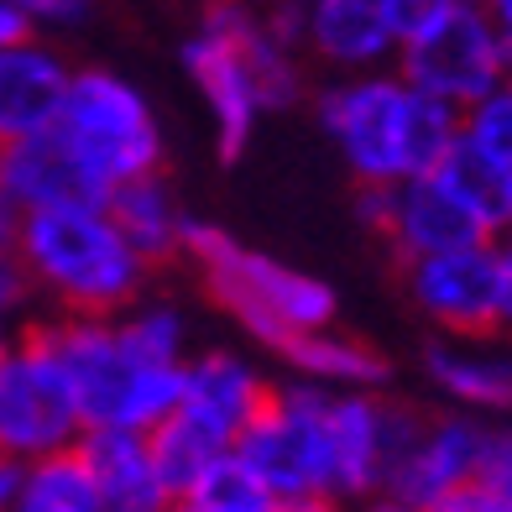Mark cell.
I'll return each instance as SVG.
<instances>
[{
  "mask_svg": "<svg viewBox=\"0 0 512 512\" xmlns=\"http://www.w3.org/2000/svg\"><path fill=\"white\" fill-rule=\"evenodd\" d=\"M115 330L126 335L131 351H142L152 361H183V314L168 304H142L136 314L115 319Z\"/></svg>",
  "mask_w": 512,
  "mask_h": 512,
  "instance_id": "obj_27",
  "label": "cell"
},
{
  "mask_svg": "<svg viewBox=\"0 0 512 512\" xmlns=\"http://www.w3.org/2000/svg\"><path fill=\"white\" fill-rule=\"evenodd\" d=\"M267 512H340L335 497H324V492H298V497H272Z\"/></svg>",
  "mask_w": 512,
  "mask_h": 512,
  "instance_id": "obj_33",
  "label": "cell"
},
{
  "mask_svg": "<svg viewBox=\"0 0 512 512\" xmlns=\"http://www.w3.org/2000/svg\"><path fill=\"white\" fill-rule=\"evenodd\" d=\"M21 37H32V21L21 16L11 0H0V48H11V42H21Z\"/></svg>",
  "mask_w": 512,
  "mask_h": 512,
  "instance_id": "obj_34",
  "label": "cell"
},
{
  "mask_svg": "<svg viewBox=\"0 0 512 512\" xmlns=\"http://www.w3.org/2000/svg\"><path fill=\"white\" fill-rule=\"evenodd\" d=\"M330 387L298 382L272 392L267 408L236 434V450L256 481L272 497H298V492H324L330 497Z\"/></svg>",
  "mask_w": 512,
  "mask_h": 512,
  "instance_id": "obj_6",
  "label": "cell"
},
{
  "mask_svg": "<svg viewBox=\"0 0 512 512\" xmlns=\"http://www.w3.org/2000/svg\"><path fill=\"white\" fill-rule=\"evenodd\" d=\"M21 298H27V267L11 246H0V324L21 309Z\"/></svg>",
  "mask_w": 512,
  "mask_h": 512,
  "instance_id": "obj_30",
  "label": "cell"
},
{
  "mask_svg": "<svg viewBox=\"0 0 512 512\" xmlns=\"http://www.w3.org/2000/svg\"><path fill=\"white\" fill-rule=\"evenodd\" d=\"M408 288H413V304L434 324H445L450 335H486L497 330V314H502V246H492V236H486V241L413 256Z\"/></svg>",
  "mask_w": 512,
  "mask_h": 512,
  "instance_id": "obj_9",
  "label": "cell"
},
{
  "mask_svg": "<svg viewBox=\"0 0 512 512\" xmlns=\"http://www.w3.org/2000/svg\"><path fill=\"white\" fill-rule=\"evenodd\" d=\"M21 465H27V460H11V455H0V512H11V502H16Z\"/></svg>",
  "mask_w": 512,
  "mask_h": 512,
  "instance_id": "obj_35",
  "label": "cell"
},
{
  "mask_svg": "<svg viewBox=\"0 0 512 512\" xmlns=\"http://www.w3.org/2000/svg\"><path fill=\"white\" fill-rule=\"evenodd\" d=\"M183 68H189V79L199 84L209 115H215L220 157L225 162L241 157L256 131V115H262V95H256V79L246 68V53L236 48V37L204 16V27L183 42Z\"/></svg>",
  "mask_w": 512,
  "mask_h": 512,
  "instance_id": "obj_10",
  "label": "cell"
},
{
  "mask_svg": "<svg viewBox=\"0 0 512 512\" xmlns=\"http://www.w3.org/2000/svg\"><path fill=\"white\" fill-rule=\"evenodd\" d=\"M11 251L68 314H121L147 283V256H136L100 199L21 209Z\"/></svg>",
  "mask_w": 512,
  "mask_h": 512,
  "instance_id": "obj_2",
  "label": "cell"
},
{
  "mask_svg": "<svg viewBox=\"0 0 512 512\" xmlns=\"http://www.w3.org/2000/svg\"><path fill=\"white\" fill-rule=\"evenodd\" d=\"M460 136H465L476 152L492 157L497 168L512 173V84H507V79L460 110Z\"/></svg>",
  "mask_w": 512,
  "mask_h": 512,
  "instance_id": "obj_26",
  "label": "cell"
},
{
  "mask_svg": "<svg viewBox=\"0 0 512 512\" xmlns=\"http://www.w3.org/2000/svg\"><path fill=\"white\" fill-rule=\"evenodd\" d=\"M11 512H105L100 486L89 476V465L79 460V450H53L21 465V486Z\"/></svg>",
  "mask_w": 512,
  "mask_h": 512,
  "instance_id": "obj_23",
  "label": "cell"
},
{
  "mask_svg": "<svg viewBox=\"0 0 512 512\" xmlns=\"http://www.w3.org/2000/svg\"><path fill=\"white\" fill-rule=\"evenodd\" d=\"M267 398H272V387L262 382V371L230 351H209L199 361H183L178 413H189L220 445H236V434L267 408Z\"/></svg>",
  "mask_w": 512,
  "mask_h": 512,
  "instance_id": "obj_11",
  "label": "cell"
},
{
  "mask_svg": "<svg viewBox=\"0 0 512 512\" xmlns=\"http://www.w3.org/2000/svg\"><path fill=\"white\" fill-rule=\"evenodd\" d=\"M481 439L486 429H476L471 418H445V424H424V434L403 450V460L387 471L382 492L403 497L413 507L434 502L439 492L471 481L476 476V460H481Z\"/></svg>",
  "mask_w": 512,
  "mask_h": 512,
  "instance_id": "obj_15",
  "label": "cell"
},
{
  "mask_svg": "<svg viewBox=\"0 0 512 512\" xmlns=\"http://www.w3.org/2000/svg\"><path fill=\"white\" fill-rule=\"evenodd\" d=\"M68 89V63L53 48H37L32 37L0 48V142L48 131L58 121Z\"/></svg>",
  "mask_w": 512,
  "mask_h": 512,
  "instance_id": "obj_16",
  "label": "cell"
},
{
  "mask_svg": "<svg viewBox=\"0 0 512 512\" xmlns=\"http://www.w3.org/2000/svg\"><path fill=\"white\" fill-rule=\"evenodd\" d=\"M277 351L288 356V366L298 371V377H309L319 387H335V392L340 387H377V382H387L382 351H371V345L356 340V335H335L330 324L288 335Z\"/></svg>",
  "mask_w": 512,
  "mask_h": 512,
  "instance_id": "obj_20",
  "label": "cell"
},
{
  "mask_svg": "<svg viewBox=\"0 0 512 512\" xmlns=\"http://www.w3.org/2000/svg\"><path fill=\"white\" fill-rule=\"evenodd\" d=\"M147 450H152V465H157V481H162V492H168V502H183L225 445L209 429H199L189 413L173 408L168 418H157L147 429Z\"/></svg>",
  "mask_w": 512,
  "mask_h": 512,
  "instance_id": "obj_24",
  "label": "cell"
},
{
  "mask_svg": "<svg viewBox=\"0 0 512 512\" xmlns=\"http://www.w3.org/2000/svg\"><path fill=\"white\" fill-rule=\"evenodd\" d=\"M6 351H11V340H6V330H0V361H6Z\"/></svg>",
  "mask_w": 512,
  "mask_h": 512,
  "instance_id": "obj_41",
  "label": "cell"
},
{
  "mask_svg": "<svg viewBox=\"0 0 512 512\" xmlns=\"http://www.w3.org/2000/svg\"><path fill=\"white\" fill-rule=\"evenodd\" d=\"M32 27H79L95 16V0H11Z\"/></svg>",
  "mask_w": 512,
  "mask_h": 512,
  "instance_id": "obj_28",
  "label": "cell"
},
{
  "mask_svg": "<svg viewBox=\"0 0 512 512\" xmlns=\"http://www.w3.org/2000/svg\"><path fill=\"white\" fill-rule=\"evenodd\" d=\"M0 183L16 199V209H42V204H79V199H100V189L84 178V168L74 162L58 142V131H32L16 142H0Z\"/></svg>",
  "mask_w": 512,
  "mask_h": 512,
  "instance_id": "obj_17",
  "label": "cell"
},
{
  "mask_svg": "<svg viewBox=\"0 0 512 512\" xmlns=\"http://www.w3.org/2000/svg\"><path fill=\"white\" fill-rule=\"evenodd\" d=\"M445 6V0H382V11H387V21H392V37H408L413 27H424V21Z\"/></svg>",
  "mask_w": 512,
  "mask_h": 512,
  "instance_id": "obj_31",
  "label": "cell"
},
{
  "mask_svg": "<svg viewBox=\"0 0 512 512\" xmlns=\"http://www.w3.org/2000/svg\"><path fill=\"white\" fill-rule=\"evenodd\" d=\"M319 126L330 131L345 168L361 183H403L445 157L460 136V110L424 95L403 74L361 68L356 79L324 89Z\"/></svg>",
  "mask_w": 512,
  "mask_h": 512,
  "instance_id": "obj_1",
  "label": "cell"
},
{
  "mask_svg": "<svg viewBox=\"0 0 512 512\" xmlns=\"http://www.w3.org/2000/svg\"><path fill=\"white\" fill-rule=\"evenodd\" d=\"M304 37L324 63L340 68H377L398 53L382 0H304Z\"/></svg>",
  "mask_w": 512,
  "mask_h": 512,
  "instance_id": "obj_18",
  "label": "cell"
},
{
  "mask_svg": "<svg viewBox=\"0 0 512 512\" xmlns=\"http://www.w3.org/2000/svg\"><path fill=\"white\" fill-rule=\"evenodd\" d=\"M497 330H512V246H502V314Z\"/></svg>",
  "mask_w": 512,
  "mask_h": 512,
  "instance_id": "obj_37",
  "label": "cell"
},
{
  "mask_svg": "<svg viewBox=\"0 0 512 512\" xmlns=\"http://www.w3.org/2000/svg\"><path fill=\"white\" fill-rule=\"evenodd\" d=\"M74 450L89 465V476H95L105 512H162L168 507V492H162L152 450H147V429L95 424V429H79Z\"/></svg>",
  "mask_w": 512,
  "mask_h": 512,
  "instance_id": "obj_12",
  "label": "cell"
},
{
  "mask_svg": "<svg viewBox=\"0 0 512 512\" xmlns=\"http://www.w3.org/2000/svg\"><path fill=\"white\" fill-rule=\"evenodd\" d=\"M418 512H507V507H502V497L492 492V486H481V481L471 476V481L450 486V492H439L434 502H424Z\"/></svg>",
  "mask_w": 512,
  "mask_h": 512,
  "instance_id": "obj_29",
  "label": "cell"
},
{
  "mask_svg": "<svg viewBox=\"0 0 512 512\" xmlns=\"http://www.w3.org/2000/svg\"><path fill=\"white\" fill-rule=\"evenodd\" d=\"M460 6H481V0H460Z\"/></svg>",
  "mask_w": 512,
  "mask_h": 512,
  "instance_id": "obj_43",
  "label": "cell"
},
{
  "mask_svg": "<svg viewBox=\"0 0 512 512\" xmlns=\"http://www.w3.org/2000/svg\"><path fill=\"white\" fill-rule=\"evenodd\" d=\"M398 58H403L408 84H418L424 95L445 100L455 110H465L507 79L497 21L486 16V6H460V0H445L424 27H413L398 42Z\"/></svg>",
  "mask_w": 512,
  "mask_h": 512,
  "instance_id": "obj_7",
  "label": "cell"
},
{
  "mask_svg": "<svg viewBox=\"0 0 512 512\" xmlns=\"http://www.w3.org/2000/svg\"><path fill=\"white\" fill-rule=\"evenodd\" d=\"M507 236H512V209H507Z\"/></svg>",
  "mask_w": 512,
  "mask_h": 512,
  "instance_id": "obj_42",
  "label": "cell"
},
{
  "mask_svg": "<svg viewBox=\"0 0 512 512\" xmlns=\"http://www.w3.org/2000/svg\"><path fill=\"white\" fill-rule=\"evenodd\" d=\"M445 189L471 209V215L486 225V236H497V230H507V209H512V173L497 168L486 152H476L465 136H455V142L445 147V157L429 168Z\"/></svg>",
  "mask_w": 512,
  "mask_h": 512,
  "instance_id": "obj_22",
  "label": "cell"
},
{
  "mask_svg": "<svg viewBox=\"0 0 512 512\" xmlns=\"http://www.w3.org/2000/svg\"><path fill=\"white\" fill-rule=\"evenodd\" d=\"M162 512H209V507H199V502H189V497H183V502H168Z\"/></svg>",
  "mask_w": 512,
  "mask_h": 512,
  "instance_id": "obj_40",
  "label": "cell"
},
{
  "mask_svg": "<svg viewBox=\"0 0 512 512\" xmlns=\"http://www.w3.org/2000/svg\"><path fill=\"white\" fill-rule=\"evenodd\" d=\"M53 131L74 152L84 178L100 189V199L115 183L162 168V131H157V115H152L147 95L131 79L110 74V68L68 74Z\"/></svg>",
  "mask_w": 512,
  "mask_h": 512,
  "instance_id": "obj_5",
  "label": "cell"
},
{
  "mask_svg": "<svg viewBox=\"0 0 512 512\" xmlns=\"http://www.w3.org/2000/svg\"><path fill=\"white\" fill-rule=\"evenodd\" d=\"M16 220H21V209H16V199L6 194V183H0V246L16 241Z\"/></svg>",
  "mask_w": 512,
  "mask_h": 512,
  "instance_id": "obj_38",
  "label": "cell"
},
{
  "mask_svg": "<svg viewBox=\"0 0 512 512\" xmlns=\"http://www.w3.org/2000/svg\"><path fill=\"white\" fill-rule=\"evenodd\" d=\"M100 204L115 220V230L136 246V256H147V267L183 251V225H189V215L178 209V199H173L168 183H162V173H142V178L115 183V189H105Z\"/></svg>",
  "mask_w": 512,
  "mask_h": 512,
  "instance_id": "obj_19",
  "label": "cell"
},
{
  "mask_svg": "<svg viewBox=\"0 0 512 512\" xmlns=\"http://www.w3.org/2000/svg\"><path fill=\"white\" fill-rule=\"evenodd\" d=\"M486 16L497 21V32H502V53H507V68H512V0H481Z\"/></svg>",
  "mask_w": 512,
  "mask_h": 512,
  "instance_id": "obj_36",
  "label": "cell"
},
{
  "mask_svg": "<svg viewBox=\"0 0 512 512\" xmlns=\"http://www.w3.org/2000/svg\"><path fill=\"white\" fill-rule=\"evenodd\" d=\"M48 340L68 371L84 429H152L178 408L183 361H152L131 351L110 314H68L63 324H48Z\"/></svg>",
  "mask_w": 512,
  "mask_h": 512,
  "instance_id": "obj_3",
  "label": "cell"
},
{
  "mask_svg": "<svg viewBox=\"0 0 512 512\" xmlns=\"http://www.w3.org/2000/svg\"><path fill=\"white\" fill-rule=\"evenodd\" d=\"M424 366L439 382V392H450L455 403L481 408V413H512V356L465 351V345H429Z\"/></svg>",
  "mask_w": 512,
  "mask_h": 512,
  "instance_id": "obj_21",
  "label": "cell"
},
{
  "mask_svg": "<svg viewBox=\"0 0 512 512\" xmlns=\"http://www.w3.org/2000/svg\"><path fill=\"white\" fill-rule=\"evenodd\" d=\"M84 418L68 387V371L48 340V324L21 335L0 361V455L37 460L68 450L79 439Z\"/></svg>",
  "mask_w": 512,
  "mask_h": 512,
  "instance_id": "obj_8",
  "label": "cell"
},
{
  "mask_svg": "<svg viewBox=\"0 0 512 512\" xmlns=\"http://www.w3.org/2000/svg\"><path fill=\"white\" fill-rule=\"evenodd\" d=\"M189 502H199V507H209V512H267L272 492L256 481L251 465L225 445L215 460H209V471L194 481Z\"/></svg>",
  "mask_w": 512,
  "mask_h": 512,
  "instance_id": "obj_25",
  "label": "cell"
},
{
  "mask_svg": "<svg viewBox=\"0 0 512 512\" xmlns=\"http://www.w3.org/2000/svg\"><path fill=\"white\" fill-rule=\"evenodd\" d=\"M507 512H512V502H507Z\"/></svg>",
  "mask_w": 512,
  "mask_h": 512,
  "instance_id": "obj_45",
  "label": "cell"
},
{
  "mask_svg": "<svg viewBox=\"0 0 512 512\" xmlns=\"http://www.w3.org/2000/svg\"><path fill=\"white\" fill-rule=\"evenodd\" d=\"M507 84H512V68H507Z\"/></svg>",
  "mask_w": 512,
  "mask_h": 512,
  "instance_id": "obj_44",
  "label": "cell"
},
{
  "mask_svg": "<svg viewBox=\"0 0 512 512\" xmlns=\"http://www.w3.org/2000/svg\"><path fill=\"white\" fill-rule=\"evenodd\" d=\"M330 497H371L382 492L387 455H382V403L366 387H330Z\"/></svg>",
  "mask_w": 512,
  "mask_h": 512,
  "instance_id": "obj_14",
  "label": "cell"
},
{
  "mask_svg": "<svg viewBox=\"0 0 512 512\" xmlns=\"http://www.w3.org/2000/svg\"><path fill=\"white\" fill-rule=\"evenodd\" d=\"M183 256H194L209 293L267 345H283L288 335L319 330V324L335 319V288L330 283L283 267L277 256L241 246L220 225H204V220L183 225Z\"/></svg>",
  "mask_w": 512,
  "mask_h": 512,
  "instance_id": "obj_4",
  "label": "cell"
},
{
  "mask_svg": "<svg viewBox=\"0 0 512 512\" xmlns=\"http://www.w3.org/2000/svg\"><path fill=\"white\" fill-rule=\"evenodd\" d=\"M382 236L413 262V256H429L445 246L486 241V225L434 173H413L403 183H392V220Z\"/></svg>",
  "mask_w": 512,
  "mask_h": 512,
  "instance_id": "obj_13",
  "label": "cell"
},
{
  "mask_svg": "<svg viewBox=\"0 0 512 512\" xmlns=\"http://www.w3.org/2000/svg\"><path fill=\"white\" fill-rule=\"evenodd\" d=\"M366 512H418V507L403 502V497H392V492H371V507Z\"/></svg>",
  "mask_w": 512,
  "mask_h": 512,
  "instance_id": "obj_39",
  "label": "cell"
},
{
  "mask_svg": "<svg viewBox=\"0 0 512 512\" xmlns=\"http://www.w3.org/2000/svg\"><path fill=\"white\" fill-rule=\"evenodd\" d=\"M356 215H361L371 230H387V220H392V183H361Z\"/></svg>",
  "mask_w": 512,
  "mask_h": 512,
  "instance_id": "obj_32",
  "label": "cell"
}]
</instances>
